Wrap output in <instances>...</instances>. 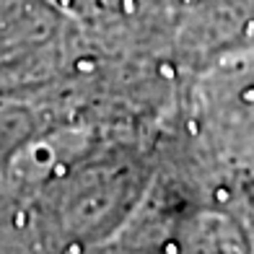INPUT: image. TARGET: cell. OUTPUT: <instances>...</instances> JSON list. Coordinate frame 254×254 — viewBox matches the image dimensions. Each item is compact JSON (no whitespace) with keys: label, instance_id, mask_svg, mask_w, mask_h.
<instances>
[{"label":"cell","instance_id":"obj_1","mask_svg":"<svg viewBox=\"0 0 254 254\" xmlns=\"http://www.w3.org/2000/svg\"><path fill=\"white\" fill-rule=\"evenodd\" d=\"M249 228H252V254H254V218H252V223H249Z\"/></svg>","mask_w":254,"mask_h":254}]
</instances>
